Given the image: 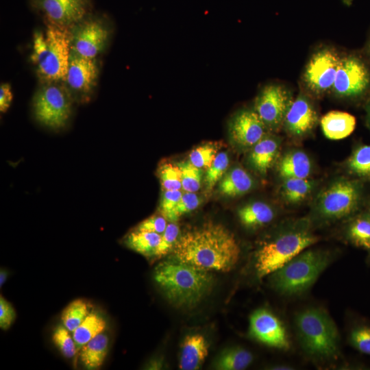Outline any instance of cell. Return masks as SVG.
<instances>
[{"label": "cell", "instance_id": "cell-45", "mask_svg": "<svg viewBox=\"0 0 370 370\" xmlns=\"http://www.w3.org/2000/svg\"><path fill=\"white\" fill-rule=\"evenodd\" d=\"M271 369L273 370H291L294 369L293 367L286 365V364H280V365H273L270 368Z\"/></svg>", "mask_w": 370, "mask_h": 370}, {"label": "cell", "instance_id": "cell-33", "mask_svg": "<svg viewBox=\"0 0 370 370\" xmlns=\"http://www.w3.org/2000/svg\"><path fill=\"white\" fill-rule=\"evenodd\" d=\"M181 171L182 188L186 192L195 193L201 186V170L190 161L177 164Z\"/></svg>", "mask_w": 370, "mask_h": 370}, {"label": "cell", "instance_id": "cell-3", "mask_svg": "<svg viewBox=\"0 0 370 370\" xmlns=\"http://www.w3.org/2000/svg\"><path fill=\"white\" fill-rule=\"evenodd\" d=\"M153 277L169 302L178 308L195 306L209 293L213 284L210 271L175 258L160 262Z\"/></svg>", "mask_w": 370, "mask_h": 370}, {"label": "cell", "instance_id": "cell-49", "mask_svg": "<svg viewBox=\"0 0 370 370\" xmlns=\"http://www.w3.org/2000/svg\"><path fill=\"white\" fill-rule=\"evenodd\" d=\"M369 212H370V202L369 203L368 208L367 209Z\"/></svg>", "mask_w": 370, "mask_h": 370}, {"label": "cell", "instance_id": "cell-24", "mask_svg": "<svg viewBox=\"0 0 370 370\" xmlns=\"http://www.w3.org/2000/svg\"><path fill=\"white\" fill-rule=\"evenodd\" d=\"M241 224L248 229H258L271 223L276 212L273 206L261 201L248 203L237 212Z\"/></svg>", "mask_w": 370, "mask_h": 370}, {"label": "cell", "instance_id": "cell-34", "mask_svg": "<svg viewBox=\"0 0 370 370\" xmlns=\"http://www.w3.org/2000/svg\"><path fill=\"white\" fill-rule=\"evenodd\" d=\"M69 332L64 325H58L52 336L53 343L66 358H73L78 350L73 336H71Z\"/></svg>", "mask_w": 370, "mask_h": 370}, {"label": "cell", "instance_id": "cell-11", "mask_svg": "<svg viewBox=\"0 0 370 370\" xmlns=\"http://www.w3.org/2000/svg\"><path fill=\"white\" fill-rule=\"evenodd\" d=\"M370 86V71L358 57L348 55L341 58L332 90L340 98L357 99Z\"/></svg>", "mask_w": 370, "mask_h": 370}, {"label": "cell", "instance_id": "cell-38", "mask_svg": "<svg viewBox=\"0 0 370 370\" xmlns=\"http://www.w3.org/2000/svg\"><path fill=\"white\" fill-rule=\"evenodd\" d=\"M199 204L200 199L195 193L186 192L182 194L179 202L166 219L172 222L176 221L184 214L197 208Z\"/></svg>", "mask_w": 370, "mask_h": 370}, {"label": "cell", "instance_id": "cell-35", "mask_svg": "<svg viewBox=\"0 0 370 370\" xmlns=\"http://www.w3.org/2000/svg\"><path fill=\"white\" fill-rule=\"evenodd\" d=\"M219 148L217 143H207L199 146L191 151L189 161L199 169H208L214 160Z\"/></svg>", "mask_w": 370, "mask_h": 370}, {"label": "cell", "instance_id": "cell-28", "mask_svg": "<svg viewBox=\"0 0 370 370\" xmlns=\"http://www.w3.org/2000/svg\"><path fill=\"white\" fill-rule=\"evenodd\" d=\"M161 240V234L134 229L125 238V244L145 257L154 258Z\"/></svg>", "mask_w": 370, "mask_h": 370}, {"label": "cell", "instance_id": "cell-29", "mask_svg": "<svg viewBox=\"0 0 370 370\" xmlns=\"http://www.w3.org/2000/svg\"><path fill=\"white\" fill-rule=\"evenodd\" d=\"M254 356L247 349L241 347L228 348L217 358L214 367L219 370H242L253 362Z\"/></svg>", "mask_w": 370, "mask_h": 370}, {"label": "cell", "instance_id": "cell-5", "mask_svg": "<svg viewBox=\"0 0 370 370\" xmlns=\"http://www.w3.org/2000/svg\"><path fill=\"white\" fill-rule=\"evenodd\" d=\"M364 182L351 177H340L321 188L314 197L308 217L313 227L346 220L360 211Z\"/></svg>", "mask_w": 370, "mask_h": 370}, {"label": "cell", "instance_id": "cell-44", "mask_svg": "<svg viewBox=\"0 0 370 370\" xmlns=\"http://www.w3.org/2000/svg\"><path fill=\"white\" fill-rule=\"evenodd\" d=\"M365 121L368 129L370 130V97L365 105Z\"/></svg>", "mask_w": 370, "mask_h": 370}, {"label": "cell", "instance_id": "cell-39", "mask_svg": "<svg viewBox=\"0 0 370 370\" xmlns=\"http://www.w3.org/2000/svg\"><path fill=\"white\" fill-rule=\"evenodd\" d=\"M179 227L173 223L167 224L166 229L161 234V240L156 252L155 258H161L173 251L178 241Z\"/></svg>", "mask_w": 370, "mask_h": 370}, {"label": "cell", "instance_id": "cell-47", "mask_svg": "<svg viewBox=\"0 0 370 370\" xmlns=\"http://www.w3.org/2000/svg\"><path fill=\"white\" fill-rule=\"evenodd\" d=\"M367 53L370 58V40H369V42L368 43V46H367Z\"/></svg>", "mask_w": 370, "mask_h": 370}, {"label": "cell", "instance_id": "cell-18", "mask_svg": "<svg viewBox=\"0 0 370 370\" xmlns=\"http://www.w3.org/2000/svg\"><path fill=\"white\" fill-rule=\"evenodd\" d=\"M282 139L267 133L260 140L250 148L248 162L258 174L264 176L276 164L281 151Z\"/></svg>", "mask_w": 370, "mask_h": 370}, {"label": "cell", "instance_id": "cell-30", "mask_svg": "<svg viewBox=\"0 0 370 370\" xmlns=\"http://www.w3.org/2000/svg\"><path fill=\"white\" fill-rule=\"evenodd\" d=\"M105 319L98 313L90 312L82 323L73 332V337L78 349L103 332L106 328Z\"/></svg>", "mask_w": 370, "mask_h": 370}, {"label": "cell", "instance_id": "cell-36", "mask_svg": "<svg viewBox=\"0 0 370 370\" xmlns=\"http://www.w3.org/2000/svg\"><path fill=\"white\" fill-rule=\"evenodd\" d=\"M227 153H218L206 173L205 183L208 190H211L216 183L225 174L229 165Z\"/></svg>", "mask_w": 370, "mask_h": 370}, {"label": "cell", "instance_id": "cell-27", "mask_svg": "<svg viewBox=\"0 0 370 370\" xmlns=\"http://www.w3.org/2000/svg\"><path fill=\"white\" fill-rule=\"evenodd\" d=\"M108 346L109 338L103 332L86 343L80 349V359L84 366L88 369L101 367L108 354Z\"/></svg>", "mask_w": 370, "mask_h": 370}, {"label": "cell", "instance_id": "cell-31", "mask_svg": "<svg viewBox=\"0 0 370 370\" xmlns=\"http://www.w3.org/2000/svg\"><path fill=\"white\" fill-rule=\"evenodd\" d=\"M347 341L356 350L370 356V323L363 320L355 322L349 330Z\"/></svg>", "mask_w": 370, "mask_h": 370}, {"label": "cell", "instance_id": "cell-15", "mask_svg": "<svg viewBox=\"0 0 370 370\" xmlns=\"http://www.w3.org/2000/svg\"><path fill=\"white\" fill-rule=\"evenodd\" d=\"M319 121V114L311 98L300 92L286 112L282 128L288 137L301 140L314 132Z\"/></svg>", "mask_w": 370, "mask_h": 370}, {"label": "cell", "instance_id": "cell-22", "mask_svg": "<svg viewBox=\"0 0 370 370\" xmlns=\"http://www.w3.org/2000/svg\"><path fill=\"white\" fill-rule=\"evenodd\" d=\"M343 236L354 247L370 251V212L360 210L346 219Z\"/></svg>", "mask_w": 370, "mask_h": 370}, {"label": "cell", "instance_id": "cell-13", "mask_svg": "<svg viewBox=\"0 0 370 370\" xmlns=\"http://www.w3.org/2000/svg\"><path fill=\"white\" fill-rule=\"evenodd\" d=\"M29 4L47 24L69 29L86 17L92 8L91 0H29Z\"/></svg>", "mask_w": 370, "mask_h": 370}, {"label": "cell", "instance_id": "cell-14", "mask_svg": "<svg viewBox=\"0 0 370 370\" xmlns=\"http://www.w3.org/2000/svg\"><path fill=\"white\" fill-rule=\"evenodd\" d=\"M249 334L268 347L283 351L291 348V341L284 323L269 309L260 308L251 313Z\"/></svg>", "mask_w": 370, "mask_h": 370}, {"label": "cell", "instance_id": "cell-23", "mask_svg": "<svg viewBox=\"0 0 370 370\" xmlns=\"http://www.w3.org/2000/svg\"><path fill=\"white\" fill-rule=\"evenodd\" d=\"M319 122L324 136L334 140L347 138L354 131L356 125L354 115L338 110L327 112Z\"/></svg>", "mask_w": 370, "mask_h": 370}, {"label": "cell", "instance_id": "cell-9", "mask_svg": "<svg viewBox=\"0 0 370 370\" xmlns=\"http://www.w3.org/2000/svg\"><path fill=\"white\" fill-rule=\"evenodd\" d=\"M291 91L279 84L264 86L258 93L253 109L269 132L282 128L286 112L293 101Z\"/></svg>", "mask_w": 370, "mask_h": 370}, {"label": "cell", "instance_id": "cell-46", "mask_svg": "<svg viewBox=\"0 0 370 370\" xmlns=\"http://www.w3.org/2000/svg\"><path fill=\"white\" fill-rule=\"evenodd\" d=\"M8 273L5 269H1L0 271V286L1 287L5 282L8 278Z\"/></svg>", "mask_w": 370, "mask_h": 370}, {"label": "cell", "instance_id": "cell-43", "mask_svg": "<svg viewBox=\"0 0 370 370\" xmlns=\"http://www.w3.org/2000/svg\"><path fill=\"white\" fill-rule=\"evenodd\" d=\"M12 101V93L9 84H1L0 86V111L5 112Z\"/></svg>", "mask_w": 370, "mask_h": 370}, {"label": "cell", "instance_id": "cell-17", "mask_svg": "<svg viewBox=\"0 0 370 370\" xmlns=\"http://www.w3.org/2000/svg\"><path fill=\"white\" fill-rule=\"evenodd\" d=\"M99 69L95 59L71 51L66 82L69 88L85 101L96 84Z\"/></svg>", "mask_w": 370, "mask_h": 370}, {"label": "cell", "instance_id": "cell-32", "mask_svg": "<svg viewBox=\"0 0 370 370\" xmlns=\"http://www.w3.org/2000/svg\"><path fill=\"white\" fill-rule=\"evenodd\" d=\"M90 313L87 303L81 299L71 301L62 311L63 325L73 332Z\"/></svg>", "mask_w": 370, "mask_h": 370}, {"label": "cell", "instance_id": "cell-7", "mask_svg": "<svg viewBox=\"0 0 370 370\" xmlns=\"http://www.w3.org/2000/svg\"><path fill=\"white\" fill-rule=\"evenodd\" d=\"M70 54L69 28L47 24L45 34L40 31L34 32L30 58L41 82H66Z\"/></svg>", "mask_w": 370, "mask_h": 370}, {"label": "cell", "instance_id": "cell-1", "mask_svg": "<svg viewBox=\"0 0 370 370\" xmlns=\"http://www.w3.org/2000/svg\"><path fill=\"white\" fill-rule=\"evenodd\" d=\"M173 252L180 262L208 271L228 272L237 264L241 248L226 227L207 222L182 235Z\"/></svg>", "mask_w": 370, "mask_h": 370}, {"label": "cell", "instance_id": "cell-41", "mask_svg": "<svg viewBox=\"0 0 370 370\" xmlns=\"http://www.w3.org/2000/svg\"><path fill=\"white\" fill-rule=\"evenodd\" d=\"M182 195L180 190H164L160 203V211L162 215L168 218Z\"/></svg>", "mask_w": 370, "mask_h": 370}, {"label": "cell", "instance_id": "cell-42", "mask_svg": "<svg viewBox=\"0 0 370 370\" xmlns=\"http://www.w3.org/2000/svg\"><path fill=\"white\" fill-rule=\"evenodd\" d=\"M16 318L15 310L12 304L2 295L0 297V328L8 330Z\"/></svg>", "mask_w": 370, "mask_h": 370}, {"label": "cell", "instance_id": "cell-4", "mask_svg": "<svg viewBox=\"0 0 370 370\" xmlns=\"http://www.w3.org/2000/svg\"><path fill=\"white\" fill-rule=\"evenodd\" d=\"M294 324L299 345L309 359L327 362L339 358V332L325 309L314 306L304 308L296 314Z\"/></svg>", "mask_w": 370, "mask_h": 370}, {"label": "cell", "instance_id": "cell-48", "mask_svg": "<svg viewBox=\"0 0 370 370\" xmlns=\"http://www.w3.org/2000/svg\"><path fill=\"white\" fill-rule=\"evenodd\" d=\"M367 260H368L369 263H370V251L368 252Z\"/></svg>", "mask_w": 370, "mask_h": 370}, {"label": "cell", "instance_id": "cell-16", "mask_svg": "<svg viewBox=\"0 0 370 370\" xmlns=\"http://www.w3.org/2000/svg\"><path fill=\"white\" fill-rule=\"evenodd\" d=\"M228 130L232 141L245 149H250L269 132L253 108L236 112L229 122Z\"/></svg>", "mask_w": 370, "mask_h": 370}, {"label": "cell", "instance_id": "cell-2", "mask_svg": "<svg viewBox=\"0 0 370 370\" xmlns=\"http://www.w3.org/2000/svg\"><path fill=\"white\" fill-rule=\"evenodd\" d=\"M319 239L308 217L283 221L255 251L256 276L258 280L269 276Z\"/></svg>", "mask_w": 370, "mask_h": 370}, {"label": "cell", "instance_id": "cell-40", "mask_svg": "<svg viewBox=\"0 0 370 370\" xmlns=\"http://www.w3.org/2000/svg\"><path fill=\"white\" fill-rule=\"evenodd\" d=\"M166 225V220L164 216L153 215L140 222L135 229L162 234Z\"/></svg>", "mask_w": 370, "mask_h": 370}, {"label": "cell", "instance_id": "cell-20", "mask_svg": "<svg viewBox=\"0 0 370 370\" xmlns=\"http://www.w3.org/2000/svg\"><path fill=\"white\" fill-rule=\"evenodd\" d=\"M319 182L309 178L282 179L278 193L283 203L297 206L308 200L317 190Z\"/></svg>", "mask_w": 370, "mask_h": 370}, {"label": "cell", "instance_id": "cell-26", "mask_svg": "<svg viewBox=\"0 0 370 370\" xmlns=\"http://www.w3.org/2000/svg\"><path fill=\"white\" fill-rule=\"evenodd\" d=\"M254 185L251 175L242 167L237 166L224 175L219 184V190L224 195L235 197L249 192Z\"/></svg>", "mask_w": 370, "mask_h": 370}, {"label": "cell", "instance_id": "cell-21", "mask_svg": "<svg viewBox=\"0 0 370 370\" xmlns=\"http://www.w3.org/2000/svg\"><path fill=\"white\" fill-rule=\"evenodd\" d=\"M208 343L201 334H188L181 346L180 369L197 370L201 368L208 355Z\"/></svg>", "mask_w": 370, "mask_h": 370}, {"label": "cell", "instance_id": "cell-12", "mask_svg": "<svg viewBox=\"0 0 370 370\" xmlns=\"http://www.w3.org/2000/svg\"><path fill=\"white\" fill-rule=\"evenodd\" d=\"M340 60L337 52L331 48H323L313 53L303 74L306 88L316 96L331 90Z\"/></svg>", "mask_w": 370, "mask_h": 370}, {"label": "cell", "instance_id": "cell-6", "mask_svg": "<svg viewBox=\"0 0 370 370\" xmlns=\"http://www.w3.org/2000/svg\"><path fill=\"white\" fill-rule=\"evenodd\" d=\"M327 249L307 248L269 275L274 291L285 297L308 292L334 260Z\"/></svg>", "mask_w": 370, "mask_h": 370}, {"label": "cell", "instance_id": "cell-19", "mask_svg": "<svg viewBox=\"0 0 370 370\" xmlns=\"http://www.w3.org/2000/svg\"><path fill=\"white\" fill-rule=\"evenodd\" d=\"M275 168L281 180L309 178L314 171V164L305 151L293 148L280 154L275 164Z\"/></svg>", "mask_w": 370, "mask_h": 370}, {"label": "cell", "instance_id": "cell-10", "mask_svg": "<svg viewBox=\"0 0 370 370\" xmlns=\"http://www.w3.org/2000/svg\"><path fill=\"white\" fill-rule=\"evenodd\" d=\"M71 51L84 58L95 59L105 47L110 36L104 20L87 16L69 28Z\"/></svg>", "mask_w": 370, "mask_h": 370}, {"label": "cell", "instance_id": "cell-8", "mask_svg": "<svg viewBox=\"0 0 370 370\" xmlns=\"http://www.w3.org/2000/svg\"><path fill=\"white\" fill-rule=\"evenodd\" d=\"M72 101V97L66 88L55 83L46 84L34 95L32 108L34 117L48 128L61 130L70 119Z\"/></svg>", "mask_w": 370, "mask_h": 370}, {"label": "cell", "instance_id": "cell-25", "mask_svg": "<svg viewBox=\"0 0 370 370\" xmlns=\"http://www.w3.org/2000/svg\"><path fill=\"white\" fill-rule=\"evenodd\" d=\"M349 177L362 181L370 182V145H356L343 163Z\"/></svg>", "mask_w": 370, "mask_h": 370}, {"label": "cell", "instance_id": "cell-37", "mask_svg": "<svg viewBox=\"0 0 370 370\" xmlns=\"http://www.w3.org/2000/svg\"><path fill=\"white\" fill-rule=\"evenodd\" d=\"M158 174L164 190L182 188L181 171L177 164L171 163L162 164L159 168Z\"/></svg>", "mask_w": 370, "mask_h": 370}]
</instances>
